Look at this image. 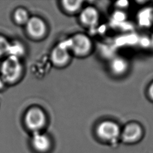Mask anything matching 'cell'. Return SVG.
Returning a JSON list of instances; mask_svg holds the SVG:
<instances>
[{"instance_id": "obj_8", "label": "cell", "mask_w": 153, "mask_h": 153, "mask_svg": "<svg viewBox=\"0 0 153 153\" xmlns=\"http://www.w3.org/2000/svg\"><path fill=\"white\" fill-rule=\"evenodd\" d=\"M79 19L84 25L92 27L97 24L99 14L96 8L91 6L87 7L81 11Z\"/></svg>"}, {"instance_id": "obj_19", "label": "cell", "mask_w": 153, "mask_h": 153, "mask_svg": "<svg viewBox=\"0 0 153 153\" xmlns=\"http://www.w3.org/2000/svg\"><path fill=\"white\" fill-rule=\"evenodd\" d=\"M5 82L4 81V80L0 76V90L4 88V87L5 86Z\"/></svg>"}, {"instance_id": "obj_3", "label": "cell", "mask_w": 153, "mask_h": 153, "mask_svg": "<svg viewBox=\"0 0 153 153\" xmlns=\"http://www.w3.org/2000/svg\"><path fill=\"white\" fill-rule=\"evenodd\" d=\"M121 131L119 124L112 120L102 121L96 128L97 136L112 145H116L120 140Z\"/></svg>"}, {"instance_id": "obj_18", "label": "cell", "mask_w": 153, "mask_h": 153, "mask_svg": "<svg viewBox=\"0 0 153 153\" xmlns=\"http://www.w3.org/2000/svg\"><path fill=\"white\" fill-rule=\"evenodd\" d=\"M129 5V2L127 1H120L117 2V6L120 8H126Z\"/></svg>"}, {"instance_id": "obj_9", "label": "cell", "mask_w": 153, "mask_h": 153, "mask_svg": "<svg viewBox=\"0 0 153 153\" xmlns=\"http://www.w3.org/2000/svg\"><path fill=\"white\" fill-rule=\"evenodd\" d=\"M111 72L115 75H123L129 69V63L124 57L116 56L113 57L109 64Z\"/></svg>"}, {"instance_id": "obj_16", "label": "cell", "mask_w": 153, "mask_h": 153, "mask_svg": "<svg viewBox=\"0 0 153 153\" xmlns=\"http://www.w3.org/2000/svg\"><path fill=\"white\" fill-rule=\"evenodd\" d=\"M137 44H139L140 45V47H142V48H149V47L151 46V38L146 35L139 36Z\"/></svg>"}, {"instance_id": "obj_14", "label": "cell", "mask_w": 153, "mask_h": 153, "mask_svg": "<svg viewBox=\"0 0 153 153\" xmlns=\"http://www.w3.org/2000/svg\"><path fill=\"white\" fill-rule=\"evenodd\" d=\"M24 53V48L22 45L20 43H13L10 44V48L8 53V56H14L19 58L22 54Z\"/></svg>"}, {"instance_id": "obj_10", "label": "cell", "mask_w": 153, "mask_h": 153, "mask_svg": "<svg viewBox=\"0 0 153 153\" xmlns=\"http://www.w3.org/2000/svg\"><path fill=\"white\" fill-rule=\"evenodd\" d=\"M137 25L143 28H148L153 23V8L145 7L141 8L136 15Z\"/></svg>"}, {"instance_id": "obj_6", "label": "cell", "mask_w": 153, "mask_h": 153, "mask_svg": "<svg viewBox=\"0 0 153 153\" xmlns=\"http://www.w3.org/2000/svg\"><path fill=\"white\" fill-rule=\"evenodd\" d=\"M27 33L34 39H41L45 36L47 31V25L40 17L33 16L30 17L26 24Z\"/></svg>"}, {"instance_id": "obj_15", "label": "cell", "mask_w": 153, "mask_h": 153, "mask_svg": "<svg viewBox=\"0 0 153 153\" xmlns=\"http://www.w3.org/2000/svg\"><path fill=\"white\" fill-rule=\"evenodd\" d=\"M11 43L4 36L0 35V57L8 54Z\"/></svg>"}, {"instance_id": "obj_13", "label": "cell", "mask_w": 153, "mask_h": 153, "mask_svg": "<svg viewBox=\"0 0 153 153\" xmlns=\"http://www.w3.org/2000/svg\"><path fill=\"white\" fill-rule=\"evenodd\" d=\"M13 19L18 25H26L30 19L29 13L26 10L23 8H17L13 13Z\"/></svg>"}, {"instance_id": "obj_2", "label": "cell", "mask_w": 153, "mask_h": 153, "mask_svg": "<svg viewBox=\"0 0 153 153\" xmlns=\"http://www.w3.org/2000/svg\"><path fill=\"white\" fill-rule=\"evenodd\" d=\"M145 133L144 127L140 123L130 121L121 128L120 140L127 145H137L143 140Z\"/></svg>"}, {"instance_id": "obj_5", "label": "cell", "mask_w": 153, "mask_h": 153, "mask_svg": "<svg viewBox=\"0 0 153 153\" xmlns=\"http://www.w3.org/2000/svg\"><path fill=\"white\" fill-rule=\"evenodd\" d=\"M69 48L75 55L84 56L90 53L93 44L90 38L84 33H76L69 39Z\"/></svg>"}, {"instance_id": "obj_12", "label": "cell", "mask_w": 153, "mask_h": 153, "mask_svg": "<svg viewBox=\"0 0 153 153\" xmlns=\"http://www.w3.org/2000/svg\"><path fill=\"white\" fill-rule=\"evenodd\" d=\"M82 3L83 1L80 0H64L62 1L63 8L69 13H75L79 11Z\"/></svg>"}, {"instance_id": "obj_7", "label": "cell", "mask_w": 153, "mask_h": 153, "mask_svg": "<svg viewBox=\"0 0 153 153\" xmlns=\"http://www.w3.org/2000/svg\"><path fill=\"white\" fill-rule=\"evenodd\" d=\"M69 48L66 44L60 43L57 45L51 51L50 58L52 62L57 66L66 65L70 60Z\"/></svg>"}, {"instance_id": "obj_4", "label": "cell", "mask_w": 153, "mask_h": 153, "mask_svg": "<svg viewBox=\"0 0 153 153\" xmlns=\"http://www.w3.org/2000/svg\"><path fill=\"white\" fill-rule=\"evenodd\" d=\"M47 122V116L44 111L38 107L29 108L25 115V123L26 127L34 132H38L42 128Z\"/></svg>"}, {"instance_id": "obj_17", "label": "cell", "mask_w": 153, "mask_h": 153, "mask_svg": "<svg viewBox=\"0 0 153 153\" xmlns=\"http://www.w3.org/2000/svg\"><path fill=\"white\" fill-rule=\"evenodd\" d=\"M146 95L150 100L153 102V81L148 85L146 88Z\"/></svg>"}, {"instance_id": "obj_11", "label": "cell", "mask_w": 153, "mask_h": 153, "mask_svg": "<svg viewBox=\"0 0 153 153\" xmlns=\"http://www.w3.org/2000/svg\"><path fill=\"white\" fill-rule=\"evenodd\" d=\"M32 146L37 151L44 152L47 151L50 146L49 137L45 134L39 131L35 132L32 137Z\"/></svg>"}, {"instance_id": "obj_1", "label": "cell", "mask_w": 153, "mask_h": 153, "mask_svg": "<svg viewBox=\"0 0 153 153\" xmlns=\"http://www.w3.org/2000/svg\"><path fill=\"white\" fill-rule=\"evenodd\" d=\"M23 66L19 58L8 56L0 66L1 77L5 83L12 84L17 82L22 76Z\"/></svg>"}]
</instances>
